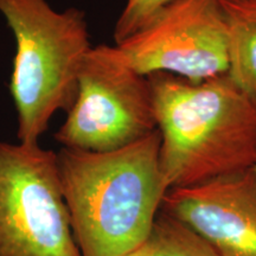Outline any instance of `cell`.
I'll return each mask as SVG.
<instances>
[{"mask_svg":"<svg viewBox=\"0 0 256 256\" xmlns=\"http://www.w3.org/2000/svg\"><path fill=\"white\" fill-rule=\"evenodd\" d=\"M147 78L168 190L255 168L256 106L228 74L202 82L162 72Z\"/></svg>","mask_w":256,"mask_h":256,"instance_id":"obj_1","label":"cell"},{"mask_svg":"<svg viewBox=\"0 0 256 256\" xmlns=\"http://www.w3.org/2000/svg\"><path fill=\"white\" fill-rule=\"evenodd\" d=\"M156 130L116 151L62 147V194L81 256H124L145 241L168 186L160 170Z\"/></svg>","mask_w":256,"mask_h":256,"instance_id":"obj_2","label":"cell"},{"mask_svg":"<svg viewBox=\"0 0 256 256\" xmlns=\"http://www.w3.org/2000/svg\"><path fill=\"white\" fill-rule=\"evenodd\" d=\"M0 14L16 40L10 92L18 142L40 144L55 113L68 112L92 49L84 12L56 11L46 0H0Z\"/></svg>","mask_w":256,"mask_h":256,"instance_id":"obj_3","label":"cell"},{"mask_svg":"<svg viewBox=\"0 0 256 256\" xmlns=\"http://www.w3.org/2000/svg\"><path fill=\"white\" fill-rule=\"evenodd\" d=\"M156 130L147 76L130 66L116 46H92L78 78V94L55 133L62 147L106 153Z\"/></svg>","mask_w":256,"mask_h":256,"instance_id":"obj_4","label":"cell"},{"mask_svg":"<svg viewBox=\"0 0 256 256\" xmlns=\"http://www.w3.org/2000/svg\"><path fill=\"white\" fill-rule=\"evenodd\" d=\"M0 256H81L57 153L0 142Z\"/></svg>","mask_w":256,"mask_h":256,"instance_id":"obj_5","label":"cell"},{"mask_svg":"<svg viewBox=\"0 0 256 256\" xmlns=\"http://www.w3.org/2000/svg\"><path fill=\"white\" fill-rule=\"evenodd\" d=\"M115 46L144 76L162 72L202 82L226 74L222 0H174L146 26Z\"/></svg>","mask_w":256,"mask_h":256,"instance_id":"obj_6","label":"cell"},{"mask_svg":"<svg viewBox=\"0 0 256 256\" xmlns=\"http://www.w3.org/2000/svg\"><path fill=\"white\" fill-rule=\"evenodd\" d=\"M160 211L186 224L218 256H256V171L170 188Z\"/></svg>","mask_w":256,"mask_h":256,"instance_id":"obj_7","label":"cell"},{"mask_svg":"<svg viewBox=\"0 0 256 256\" xmlns=\"http://www.w3.org/2000/svg\"><path fill=\"white\" fill-rule=\"evenodd\" d=\"M228 76L256 106V0H222Z\"/></svg>","mask_w":256,"mask_h":256,"instance_id":"obj_8","label":"cell"},{"mask_svg":"<svg viewBox=\"0 0 256 256\" xmlns=\"http://www.w3.org/2000/svg\"><path fill=\"white\" fill-rule=\"evenodd\" d=\"M124 256H218L190 226L159 211L145 241Z\"/></svg>","mask_w":256,"mask_h":256,"instance_id":"obj_9","label":"cell"},{"mask_svg":"<svg viewBox=\"0 0 256 256\" xmlns=\"http://www.w3.org/2000/svg\"><path fill=\"white\" fill-rule=\"evenodd\" d=\"M174 0H127L114 28L115 44L146 26L158 12Z\"/></svg>","mask_w":256,"mask_h":256,"instance_id":"obj_10","label":"cell"},{"mask_svg":"<svg viewBox=\"0 0 256 256\" xmlns=\"http://www.w3.org/2000/svg\"><path fill=\"white\" fill-rule=\"evenodd\" d=\"M254 170H255V171H256V165H255V168H254Z\"/></svg>","mask_w":256,"mask_h":256,"instance_id":"obj_11","label":"cell"}]
</instances>
